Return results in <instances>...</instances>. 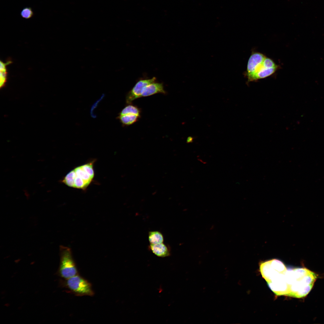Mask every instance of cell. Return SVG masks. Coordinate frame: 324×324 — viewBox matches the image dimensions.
Wrapping results in <instances>:
<instances>
[{
    "mask_svg": "<svg viewBox=\"0 0 324 324\" xmlns=\"http://www.w3.org/2000/svg\"><path fill=\"white\" fill-rule=\"evenodd\" d=\"M317 274L305 268L287 269L286 279L287 296L296 298L306 296L312 289Z\"/></svg>",
    "mask_w": 324,
    "mask_h": 324,
    "instance_id": "obj_1",
    "label": "cell"
},
{
    "mask_svg": "<svg viewBox=\"0 0 324 324\" xmlns=\"http://www.w3.org/2000/svg\"><path fill=\"white\" fill-rule=\"evenodd\" d=\"M94 161L93 160L75 168L64 177L62 182L70 187L86 190L94 177Z\"/></svg>",
    "mask_w": 324,
    "mask_h": 324,
    "instance_id": "obj_2",
    "label": "cell"
},
{
    "mask_svg": "<svg viewBox=\"0 0 324 324\" xmlns=\"http://www.w3.org/2000/svg\"><path fill=\"white\" fill-rule=\"evenodd\" d=\"M260 269L262 277L268 285L278 283L284 279L287 270L282 261L276 259L261 262Z\"/></svg>",
    "mask_w": 324,
    "mask_h": 324,
    "instance_id": "obj_3",
    "label": "cell"
},
{
    "mask_svg": "<svg viewBox=\"0 0 324 324\" xmlns=\"http://www.w3.org/2000/svg\"><path fill=\"white\" fill-rule=\"evenodd\" d=\"M60 261L59 269L60 276L67 279L78 274L77 268L71 251L68 247H60Z\"/></svg>",
    "mask_w": 324,
    "mask_h": 324,
    "instance_id": "obj_4",
    "label": "cell"
},
{
    "mask_svg": "<svg viewBox=\"0 0 324 324\" xmlns=\"http://www.w3.org/2000/svg\"><path fill=\"white\" fill-rule=\"evenodd\" d=\"M66 280L67 287L75 295L79 296L94 295L91 284L78 274Z\"/></svg>",
    "mask_w": 324,
    "mask_h": 324,
    "instance_id": "obj_5",
    "label": "cell"
},
{
    "mask_svg": "<svg viewBox=\"0 0 324 324\" xmlns=\"http://www.w3.org/2000/svg\"><path fill=\"white\" fill-rule=\"evenodd\" d=\"M266 57L259 52H254L252 53L248 60L245 74L248 79V82L253 81L254 77L262 68Z\"/></svg>",
    "mask_w": 324,
    "mask_h": 324,
    "instance_id": "obj_6",
    "label": "cell"
},
{
    "mask_svg": "<svg viewBox=\"0 0 324 324\" xmlns=\"http://www.w3.org/2000/svg\"><path fill=\"white\" fill-rule=\"evenodd\" d=\"M156 78L141 79L136 83L134 87L129 92L126 97V102L128 104H131L135 99L140 98L142 92L145 87L155 82Z\"/></svg>",
    "mask_w": 324,
    "mask_h": 324,
    "instance_id": "obj_7",
    "label": "cell"
},
{
    "mask_svg": "<svg viewBox=\"0 0 324 324\" xmlns=\"http://www.w3.org/2000/svg\"><path fill=\"white\" fill-rule=\"evenodd\" d=\"M158 93L166 94V92L164 90L163 83L155 82L144 88L140 98L150 96Z\"/></svg>",
    "mask_w": 324,
    "mask_h": 324,
    "instance_id": "obj_8",
    "label": "cell"
},
{
    "mask_svg": "<svg viewBox=\"0 0 324 324\" xmlns=\"http://www.w3.org/2000/svg\"><path fill=\"white\" fill-rule=\"evenodd\" d=\"M149 248L157 256L164 257L170 256V251L169 248L163 243L157 244H150Z\"/></svg>",
    "mask_w": 324,
    "mask_h": 324,
    "instance_id": "obj_9",
    "label": "cell"
},
{
    "mask_svg": "<svg viewBox=\"0 0 324 324\" xmlns=\"http://www.w3.org/2000/svg\"><path fill=\"white\" fill-rule=\"evenodd\" d=\"M148 239L150 244H157L163 243L164 238L160 232L157 231H150L148 232Z\"/></svg>",
    "mask_w": 324,
    "mask_h": 324,
    "instance_id": "obj_10",
    "label": "cell"
},
{
    "mask_svg": "<svg viewBox=\"0 0 324 324\" xmlns=\"http://www.w3.org/2000/svg\"><path fill=\"white\" fill-rule=\"evenodd\" d=\"M140 116L132 114H127L119 115L118 118L122 124L124 125H129L136 122Z\"/></svg>",
    "mask_w": 324,
    "mask_h": 324,
    "instance_id": "obj_11",
    "label": "cell"
},
{
    "mask_svg": "<svg viewBox=\"0 0 324 324\" xmlns=\"http://www.w3.org/2000/svg\"><path fill=\"white\" fill-rule=\"evenodd\" d=\"M140 110L136 106L129 105L125 106L121 111L119 115L132 114L140 116Z\"/></svg>",
    "mask_w": 324,
    "mask_h": 324,
    "instance_id": "obj_12",
    "label": "cell"
},
{
    "mask_svg": "<svg viewBox=\"0 0 324 324\" xmlns=\"http://www.w3.org/2000/svg\"><path fill=\"white\" fill-rule=\"evenodd\" d=\"M20 14L22 18L27 19L31 18L34 15V13L32 8L29 7L24 8L21 11Z\"/></svg>",
    "mask_w": 324,
    "mask_h": 324,
    "instance_id": "obj_13",
    "label": "cell"
},
{
    "mask_svg": "<svg viewBox=\"0 0 324 324\" xmlns=\"http://www.w3.org/2000/svg\"><path fill=\"white\" fill-rule=\"evenodd\" d=\"M7 76L6 71H0V88L3 87L6 82Z\"/></svg>",
    "mask_w": 324,
    "mask_h": 324,
    "instance_id": "obj_14",
    "label": "cell"
},
{
    "mask_svg": "<svg viewBox=\"0 0 324 324\" xmlns=\"http://www.w3.org/2000/svg\"><path fill=\"white\" fill-rule=\"evenodd\" d=\"M11 62H8L6 63H3L1 61L0 62V71H6V66L10 64Z\"/></svg>",
    "mask_w": 324,
    "mask_h": 324,
    "instance_id": "obj_15",
    "label": "cell"
},
{
    "mask_svg": "<svg viewBox=\"0 0 324 324\" xmlns=\"http://www.w3.org/2000/svg\"><path fill=\"white\" fill-rule=\"evenodd\" d=\"M194 138L191 136H188L186 142L187 143H192L193 142Z\"/></svg>",
    "mask_w": 324,
    "mask_h": 324,
    "instance_id": "obj_16",
    "label": "cell"
}]
</instances>
